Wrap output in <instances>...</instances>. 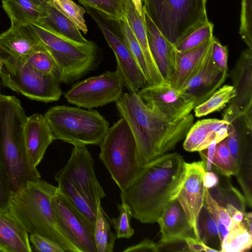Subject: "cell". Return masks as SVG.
<instances>
[{"instance_id": "c3c4849f", "label": "cell", "mask_w": 252, "mask_h": 252, "mask_svg": "<svg viewBox=\"0 0 252 252\" xmlns=\"http://www.w3.org/2000/svg\"><path fill=\"white\" fill-rule=\"evenodd\" d=\"M217 143L216 140H214L207 148L198 152L204 164L206 171H211L212 161Z\"/></svg>"}, {"instance_id": "ee69618b", "label": "cell", "mask_w": 252, "mask_h": 252, "mask_svg": "<svg viewBox=\"0 0 252 252\" xmlns=\"http://www.w3.org/2000/svg\"><path fill=\"white\" fill-rule=\"evenodd\" d=\"M29 240L35 251L41 252H65L59 244L41 235L30 234Z\"/></svg>"}, {"instance_id": "60d3db41", "label": "cell", "mask_w": 252, "mask_h": 252, "mask_svg": "<svg viewBox=\"0 0 252 252\" xmlns=\"http://www.w3.org/2000/svg\"><path fill=\"white\" fill-rule=\"evenodd\" d=\"M119 212L117 218L110 220L117 238L129 239L134 233V229L130 226V221L132 215L129 206L125 202H122L117 206Z\"/></svg>"}, {"instance_id": "f1b7e54d", "label": "cell", "mask_w": 252, "mask_h": 252, "mask_svg": "<svg viewBox=\"0 0 252 252\" xmlns=\"http://www.w3.org/2000/svg\"><path fill=\"white\" fill-rule=\"evenodd\" d=\"M216 173L219 176V181L216 187L208 189L211 196L224 208L227 205H231L243 213H246V198L232 185L230 177Z\"/></svg>"}, {"instance_id": "d6986e66", "label": "cell", "mask_w": 252, "mask_h": 252, "mask_svg": "<svg viewBox=\"0 0 252 252\" xmlns=\"http://www.w3.org/2000/svg\"><path fill=\"white\" fill-rule=\"evenodd\" d=\"M157 222L161 234L160 242L176 239L200 241L196 238L182 206L176 199L166 206Z\"/></svg>"}, {"instance_id": "4dcf8cb0", "label": "cell", "mask_w": 252, "mask_h": 252, "mask_svg": "<svg viewBox=\"0 0 252 252\" xmlns=\"http://www.w3.org/2000/svg\"><path fill=\"white\" fill-rule=\"evenodd\" d=\"M197 227L201 241L214 252H220L221 242L217 224L204 205L198 216Z\"/></svg>"}, {"instance_id": "74e56055", "label": "cell", "mask_w": 252, "mask_h": 252, "mask_svg": "<svg viewBox=\"0 0 252 252\" xmlns=\"http://www.w3.org/2000/svg\"><path fill=\"white\" fill-rule=\"evenodd\" d=\"M22 60L40 72L46 75H54L57 78L58 71L56 62L41 43L33 52Z\"/></svg>"}, {"instance_id": "83f0119b", "label": "cell", "mask_w": 252, "mask_h": 252, "mask_svg": "<svg viewBox=\"0 0 252 252\" xmlns=\"http://www.w3.org/2000/svg\"><path fill=\"white\" fill-rule=\"evenodd\" d=\"M2 7L10 19L11 25L27 26L41 18L39 6L31 0H2Z\"/></svg>"}, {"instance_id": "7dc6e473", "label": "cell", "mask_w": 252, "mask_h": 252, "mask_svg": "<svg viewBox=\"0 0 252 252\" xmlns=\"http://www.w3.org/2000/svg\"><path fill=\"white\" fill-rule=\"evenodd\" d=\"M123 252H158L157 243L145 238L140 243L131 246L123 251Z\"/></svg>"}, {"instance_id": "52a82bcc", "label": "cell", "mask_w": 252, "mask_h": 252, "mask_svg": "<svg viewBox=\"0 0 252 252\" xmlns=\"http://www.w3.org/2000/svg\"><path fill=\"white\" fill-rule=\"evenodd\" d=\"M55 140L75 145H99L109 123L94 109L59 105L50 108L44 115Z\"/></svg>"}, {"instance_id": "7bdbcfd3", "label": "cell", "mask_w": 252, "mask_h": 252, "mask_svg": "<svg viewBox=\"0 0 252 252\" xmlns=\"http://www.w3.org/2000/svg\"><path fill=\"white\" fill-rule=\"evenodd\" d=\"M212 56L216 65L222 70L227 71L228 48L221 44L215 36L212 47Z\"/></svg>"}, {"instance_id": "1f68e13d", "label": "cell", "mask_w": 252, "mask_h": 252, "mask_svg": "<svg viewBox=\"0 0 252 252\" xmlns=\"http://www.w3.org/2000/svg\"><path fill=\"white\" fill-rule=\"evenodd\" d=\"M252 246V233L244 221L236 222L221 242L220 252H244Z\"/></svg>"}, {"instance_id": "9a60e30c", "label": "cell", "mask_w": 252, "mask_h": 252, "mask_svg": "<svg viewBox=\"0 0 252 252\" xmlns=\"http://www.w3.org/2000/svg\"><path fill=\"white\" fill-rule=\"evenodd\" d=\"M205 171L202 161L186 162L184 179L176 198L182 206L199 240L200 239L198 232L197 220L204 205L205 188L202 178Z\"/></svg>"}, {"instance_id": "b9f144b4", "label": "cell", "mask_w": 252, "mask_h": 252, "mask_svg": "<svg viewBox=\"0 0 252 252\" xmlns=\"http://www.w3.org/2000/svg\"><path fill=\"white\" fill-rule=\"evenodd\" d=\"M239 34L248 47L252 49V0H241Z\"/></svg>"}, {"instance_id": "ffe728a7", "label": "cell", "mask_w": 252, "mask_h": 252, "mask_svg": "<svg viewBox=\"0 0 252 252\" xmlns=\"http://www.w3.org/2000/svg\"><path fill=\"white\" fill-rule=\"evenodd\" d=\"M229 123L223 120L206 119L193 124L183 143L187 151L199 152L207 148L214 140L219 142L228 134Z\"/></svg>"}, {"instance_id": "6da1fadb", "label": "cell", "mask_w": 252, "mask_h": 252, "mask_svg": "<svg viewBox=\"0 0 252 252\" xmlns=\"http://www.w3.org/2000/svg\"><path fill=\"white\" fill-rule=\"evenodd\" d=\"M185 164L182 156L173 153H165L141 167L120 193L121 201L129 206L133 218L143 223L157 222L166 206L177 197Z\"/></svg>"}, {"instance_id": "816d5d0a", "label": "cell", "mask_w": 252, "mask_h": 252, "mask_svg": "<svg viewBox=\"0 0 252 252\" xmlns=\"http://www.w3.org/2000/svg\"><path fill=\"white\" fill-rule=\"evenodd\" d=\"M0 78L1 79L3 85L5 87L7 81L8 76L6 70L2 60L1 55L0 53Z\"/></svg>"}, {"instance_id": "e0dca14e", "label": "cell", "mask_w": 252, "mask_h": 252, "mask_svg": "<svg viewBox=\"0 0 252 252\" xmlns=\"http://www.w3.org/2000/svg\"><path fill=\"white\" fill-rule=\"evenodd\" d=\"M211 47L212 45L196 72L181 90L195 97V106L221 87L228 76L227 71L221 70L215 63Z\"/></svg>"}, {"instance_id": "8d00e7d4", "label": "cell", "mask_w": 252, "mask_h": 252, "mask_svg": "<svg viewBox=\"0 0 252 252\" xmlns=\"http://www.w3.org/2000/svg\"><path fill=\"white\" fill-rule=\"evenodd\" d=\"M204 206L208 210L214 219L222 242L236 222L232 220L225 208L219 205L211 196L206 188L205 191Z\"/></svg>"}, {"instance_id": "d590c367", "label": "cell", "mask_w": 252, "mask_h": 252, "mask_svg": "<svg viewBox=\"0 0 252 252\" xmlns=\"http://www.w3.org/2000/svg\"><path fill=\"white\" fill-rule=\"evenodd\" d=\"M211 170L226 176L237 175L236 167L229 149L226 137L216 145Z\"/></svg>"}, {"instance_id": "7402d4cb", "label": "cell", "mask_w": 252, "mask_h": 252, "mask_svg": "<svg viewBox=\"0 0 252 252\" xmlns=\"http://www.w3.org/2000/svg\"><path fill=\"white\" fill-rule=\"evenodd\" d=\"M214 37L191 49L185 51L176 50L175 70L169 83L172 87L181 90L194 75L211 47Z\"/></svg>"}, {"instance_id": "d4e9b609", "label": "cell", "mask_w": 252, "mask_h": 252, "mask_svg": "<svg viewBox=\"0 0 252 252\" xmlns=\"http://www.w3.org/2000/svg\"><path fill=\"white\" fill-rule=\"evenodd\" d=\"M126 17L143 54L149 74L147 86L157 85L165 82L161 75L152 55L147 39L143 16L135 9L131 0H127Z\"/></svg>"}, {"instance_id": "7a4b0ae2", "label": "cell", "mask_w": 252, "mask_h": 252, "mask_svg": "<svg viewBox=\"0 0 252 252\" xmlns=\"http://www.w3.org/2000/svg\"><path fill=\"white\" fill-rule=\"evenodd\" d=\"M115 103L135 140L140 167L174 149L193 124L191 113L177 121L159 115L146 105L137 93H123Z\"/></svg>"}, {"instance_id": "2e32d148", "label": "cell", "mask_w": 252, "mask_h": 252, "mask_svg": "<svg viewBox=\"0 0 252 252\" xmlns=\"http://www.w3.org/2000/svg\"><path fill=\"white\" fill-rule=\"evenodd\" d=\"M228 74L236 94L222 113L223 120L252 109V49L242 52Z\"/></svg>"}, {"instance_id": "5bb4252c", "label": "cell", "mask_w": 252, "mask_h": 252, "mask_svg": "<svg viewBox=\"0 0 252 252\" xmlns=\"http://www.w3.org/2000/svg\"><path fill=\"white\" fill-rule=\"evenodd\" d=\"M137 94L146 105L166 119L177 121L190 114L195 107V98L169 83L146 86Z\"/></svg>"}, {"instance_id": "8992f818", "label": "cell", "mask_w": 252, "mask_h": 252, "mask_svg": "<svg viewBox=\"0 0 252 252\" xmlns=\"http://www.w3.org/2000/svg\"><path fill=\"white\" fill-rule=\"evenodd\" d=\"M207 0H142L143 8L161 34L175 46L209 21Z\"/></svg>"}, {"instance_id": "7c38bea8", "label": "cell", "mask_w": 252, "mask_h": 252, "mask_svg": "<svg viewBox=\"0 0 252 252\" xmlns=\"http://www.w3.org/2000/svg\"><path fill=\"white\" fill-rule=\"evenodd\" d=\"M51 204L61 231L79 252H97L94 225L70 203L58 188Z\"/></svg>"}, {"instance_id": "ab89813d", "label": "cell", "mask_w": 252, "mask_h": 252, "mask_svg": "<svg viewBox=\"0 0 252 252\" xmlns=\"http://www.w3.org/2000/svg\"><path fill=\"white\" fill-rule=\"evenodd\" d=\"M214 24L208 21L195 29L175 46L178 51L193 48L211 39L213 36Z\"/></svg>"}, {"instance_id": "5b68a950", "label": "cell", "mask_w": 252, "mask_h": 252, "mask_svg": "<svg viewBox=\"0 0 252 252\" xmlns=\"http://www.w3.org/2000/svg\"><path fill=\"white\" fill-rule=\"evenodd\" d=\"M54 59L59 82L70 84L94 70L100 60L99 49L92 41L78 43L59 35L36 22L28 26Z\"/></svg>"}, {"instance_id": "681fc988", "label": "cell", "mask_w": 252, "mask_h": 252, "mask_svg": "<svg viewBox=\"0 0 252 252\" xmlns=\"http://www.w3.org/2000/svg\"><path fill=\"white\" fill-rule=\"evenodd\" d=\"M202 179L204 186L208 189L216 187L219 181L218 175L212 170L205 171Z\"/></svg>"}, {"instance_id": "f907efd6", "label": "cell", "mask_w": 252, "mask_h": 252, "mask_svg": "<svg viewBox=\"0 0 252 252\" xmlns=\"http://www.w3.org/2000/svg\"><path fill=\"white\" fill-rule=\"evenodd\" d=\"M225 208L233 221L237 222L244 221L245 214L246 213H243L231 205H227Z\"/></svg>"}, {"instance_id": "f6af8a7d", "label": "cell", "mask_w": 252, "mask_h": 252, "mask_svg": "<svg viewBox=\"0 0 252 252\" xmlns=\"http://www.w3.org/2000/svg\"><path fill=\"white\" fill-rule=\"evenodd\" d=\"M11 191L0 157V211H9Z\"/></svg>"}, {"instance_id": "44dd1931", "label": "cell", "mask_w": 252, "mask_h": 252, "mask_svg": "<svg viewBox=\"0 0 252 252\" xmlns=\"http://www.w3.org/2000/svg\"><path fill=\"white\" fill-rule=\"evenodd\" d=\"M25 136L29 155L33 164L37 167L47 148L55 140L44 116L35 113L27 117Z\"/></svg>"}, {"instance_id": "11a10c76", "label": "cell", "mask_w": 252, "mask_h": 252, "mask_svg": "<svg viewBox=\"0 0 252 252\" xmlns=\"http://www.w3.org/2000/svg\"></svg>"}, {"instance_id": "e575fe53", "label": "cell", "mask_w": 252, "mask_h": 252, "mask_svg": "<svg viewBox=\"0 0 252 252\" xmlns=\"http://www.w3.org/2000/svg\"><path fill=\"white\" fill-rule=\"evenodd\" d=\"M117 22L121 36L142 72L148 86L149 77L142 49L129 25L126 17Z\"/></svg>"}, {"instance_id": "ba28073f", "label": "cell", "mask_w": 252, "mask_h": 252, "mask_svg": "<svg viewBox=\"0 0 252 252\" xmlns=\"http://www.w3.org/2000/svg\"><path fill=\"white\" fill-rule=\"evenodd\" d=\"M99 145V158L121 191L124 190L141 167L135 140L124 118L121 117L109 127Z\"/></svg>"}, {"instance_id": "3957f363", "label": "cell", "mask_w": 252, "mask_h": 252, "mask_svg": "<svg viewBox=\"0 0 252 252\" xmlns=\"http://www.w3.org/2000/svg\"><path fill=\"white\" fill-rule=\"evenodd\" d=\"M27 119L17 98L0 94V157L11 194L28 182L41 178L27 149Z\"/></svg>"}, {"instance_id": "8fae6325", "label": "cell", "mask_w": 252, "mask_h": 252, "mask_svg": "<svg viewBox=\"0 0 252 252\" xmlns=\"http://www.w3.org/2000/svg\"><path fill=\"white\" fill-rule=\"evenodd\" d=\"M124 86L116 71H106L76 83L64 96L71 104L92 109L116 101L123 94Z\"/></svg>"}, {"instance_id": "bcb514c9", "label": "cell", "mask_w": 252, "mask_h": 252, "mask_svg": "<svg viewBox=\"0 0 252 252\" xmlns=\"http://www.w3.org/2000/svg\"><path fill=\"white\" fill-rule=\"evenodd\" d=\"M158 252L177 251L189 252L187 241L183 240L176 239L166 242H159L157 243Z\"/></svg>"}, {"instance_id": "484cf974", "label": "cell", "mask_w": 252, "mask_h": 252, "mask_svg": "<svg viewBox=\"0 0 252 252\" xmlns=\"http://www.w3.org/2000/svg\"><path fill=\"white\" fill-rule=\"evenodd\" d=\"M226 121L229 123L226 139L237 174L245 155L252 149V121L246 120L242 114Z\"/></svg>"}, {"instance_id": "9c48e42d", "label": "cell", "mask_w": 252, "mask_h": 252, "mask_svg": "<svg viewBox=\"0 0 252 252\" xmlns=\"http://www.w3.org/2000/svg\"><path fill=\"white\" fill-rule=\"evenodd\" d=\"M8 76L7 87L36 101L45 103L59 100L63 94L54 75H46L24 60L0 51Z\"/></svg>"}, {"instance_id": "f35d334b", "label": "cell", "mask_w": 252, "mask_h": 252, "mask_svg": "<svg viewBox=\"0 0 252 252\" xmlns=\"http://www.w3.org/2000/svg\"><path fill=\"white\" fill-rule=\"evenodd\" d=\"M53 5L84 33L88 29L84 19L86 10L72 0H51Z\"/></svg>"}, {"instance_id": "4316f807", "label": "cell", "mask_w": 252, "mask_h": 252, "mask_svg": "<svg viewBox=\"0 0 252 252\" xmlns=\"http://www.w3.org/2000/svg\"><path fill=\"white\" fill-rule=\"evenodd\" d=\"M39 6L41 16L37 22L52 32L73 41L81 43L88 41L72 22L53 5L51 0Z\"/></svg>"}, {"instance_id": "ac0fdd59", "label": "cell", "mask_w": 252, "mask_h": 252, "mask_svg": "<svg viewBox=\"0 0 252 252\" xmlns=\"http://www.w3.org/2000/svg\"><path fill=\"white\" fill-rule=\"evenodd\" d=\"M143 16L152 55L163 79L169 83L175 70V46L161 34L143 8Z\"/></svg>"}, {"instance_id": "cb8c5ba5", "label": "cell", "mask_w": 252, "mask_h": 252, "mask_svg": "<svg viewBox=\"0 0 252 252\" xmlns=\"http://www.w3.org/2000/svg\"><path fill=\"white\" fill-rule=\"evenodd\" d=\"M29 233L9 211H0V252H31Z\"/></svg>"}, {"instance_id": "f5cc1de1", "label": "cell", "mask_w": 252, "mask_h": 252, "mask_svg": "<svg viewBox=\"0 0 252 252\" xmlns=\"http://www.w3.org/2000/svg\"><path fill=\"white\" fill-rule=\"evenodd\" d=\"M133 4L140 16H143V1L142 0H131Z\"/></svg>"}, {"instance_id": "277c9868", "label": "cell", "mask_w": 252, "mask_h": 252, "mask_svg": "<svg viewBox=\"0 0 252 252\" xmlns=\"http://www.w3.org/2000/svg\"><path fill=\"white\" fill-rule=\"evenodd\" d=\"M58 187L39 179L28 182L12 193L9 211L28 233L46 237L59 244L65 252H79L61 231L51 200Z\"/></svg>"}, {"instance_id": "603a6c76", "label": "cell", "mask_w": 252, "mask_h": 252, "mask_svg": "<svg viewBox=\"0 0 252 252\" xmlns=\"http://www.w3.org/2000/svg\"><path fill=\"white\" fill-rule=\"evenodd\" d=\"M40 44L28 26L11 25L0 34V51L19 60H24Z\"/></svg>"}, {"instance_id": "d6a6232c", "label": "cell", "mask_w": 252, "mask_h": 252, "mask_svg": "<svg viewBox=\"0 0 252 252\" xmlns=\"http://www.w3.org/2000/svg\"><path fill=\"white\" fill-rule=\"evenodd\" d=\"M55 179L58 183L59 189L70 203L95 225L97 209L88 203L65 178L56 173Z\"/></svg>"}, {"instance_id": "f546056e", "label": "cell", "mask_w": 252, "mask_h": 252, "mask_svg": "<svg viewBox=\"0 0 252 252\" xmlns=\"http://www.w3.org/2000/svg\"><path fill=\"white\" fill-rule=\"evenodd\" d=\"M110 219L99 204L97 206L94 237L97 252H112L117 238L110 228Z\"/></svg>"}, {"instance_id": "30bf717a", "label": "cell", "mask_w": 252, "mask_h": 252, "mask_svg": "<svg viewBox=\"0 0 252 252\" xmlns=\"http://www.w3.org/2000/svg\"><path fill=\"white\" fill-rule=\"evenodd\" d=\"M84 6L97 24L113 51L117 61L116 71L128 93H137L147 86L142 72L121 36L118 22L107 18L93 8L85 5Z\"/></svg>"}, {"instance_id": "4fadbf2b", "label": "cell", "mask_w": 252, "mask_h": 252, "mask_svg": "<svg viewBox=\"0 0 252 252\" xmlns=\"http://www.w3.org/2000/svg\"><path fill=\"white\" fill-rule=\"evenodd\" d=\"M57 173L67 180L96 209L106 196L95 175L94 159L85 145H74L68 161Z\"/></svg>"}, {"instance_id": "836d02e7", "label": "cell", "mask_w": 252, "mask_h": 252, "mask_svg": "<svg viewBox=\"0 0 252 252\" xmlns=\"http://www.w3.org/2000/svg\"><path fill=\"white\" fill-rule=\"evenodd\" d=\"M232 85H225L215 91L206 101L194 108L195 116L201 117L224 108L235 96Z\"/></svg>"}, {"instance_id": "db71d44e", "label": "cell", "mask_w": 252, "mask_h": 252, "mask_svg": "<svg viewBox=\"0 0 252 252\" xmlns=\"http://www.w3.org/2000/svg\"><path fill=\"white\" fill-rule=\"evenodd\" d=\"M32 0L33 2H34L37 5H39L45 2L49 1L51 0Z\"/></svg>"}]
</instances>
